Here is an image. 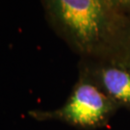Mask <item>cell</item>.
Returning <instances> with one entry per match:
<instances>
[{"label":"cell","instance_id":"6da1fadb","mask_svg":"<svg viewBox=\"0 0 130 130\" xmlns=\"http://www.w3.org/2000/svg\"><path fill=\"white\" fill-rule=\"evenodd\" d=\"M53 27L76 51L92 54L117 33L112 0H42Z\"/></svg>","mask_w":130,"mask_h":130},{"label":"cell","instance_id":"277c9868","mask_svg":"<svg viewBox=\"0 0 130 130\" xmlns=\"http://www.w3.org/2000/svg\"><path fill=\"white\" fill-rule=\"evenodd\" d=\"M112 2L118 11L130 9V0H112Z\"/></svg>","mask_w":130,"mask_h":130},{"label":"cell","instance_id":"3957f363","mask_svg":"<svg viewBox=\"0 0 130 130\" xmlns=\"http://www.w3.org/2000/svg\"><path fill=\"white\" fill-rule=\"evenodd\" d=\"M93 81L117 106L130 109V66L125 62L104 64L93 71Z\"/></svg>","mask_w":130,"mask_h":130},{"label":"cell","instance_id":"5b68a950","mask_svg":"<svg viewBox=\"0 0 130 130\" xmlns=\"http://www.w3.org/2000/svg\"><path fill=\"white\" fill-rule=\"evenodd\" d=\"M126 57H127V61H126L125 63L126 64H128L130 66V31L129 33L127 34V39H126Z\"/></svg>","mask_w":130,"mask_h":130},{"label":"cell","instance_id":"7a4b0ae2","mask_svg":"<svg viewBox=\"0 0 130 130\" xmlns=\"http://www.w3.org/2000/svg\"><path fill=\"white\" fill-rule=\"evenodd\" d=\"M116 103L88 75H82L62 107L51 111L33 110L28 114L37 121H59L84 129L106 123L116 110Z\"/></svg>","mask_w":130,"mask_h":130}]
</instances>
